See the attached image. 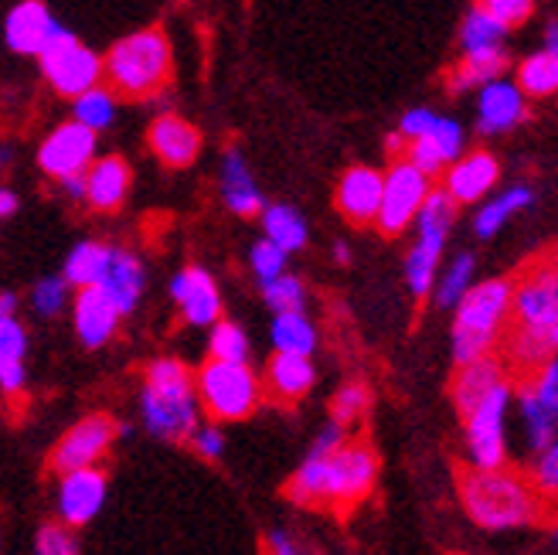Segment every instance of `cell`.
I'll use <instances>...</instances> for the list:
<instances>
[{"mask_svg":"<svg viewBox=\"0 0 558 555\" xmlns=\"http://www.w3.org/2000/svg\"><path fill=\"white\" fill-rule=\"evenodd\" d=\"M120 426L109 420V415H89V420H82L75 423L62 439H59V447L51 450L48 457V467L51 470H59V474H69V470H78V467H96L106 450H109V443L117 439Z\"/></svg>","mask_w":558,"mask_h":555,"instance_id":"11","label":"cell"},{"mask_svg":"<svg viewBox=\"0 0 558 555\" xmlns=\"http://www.w3.org/2000/svg\"><path fill=\"white\" fill-rule=\"evenodd\" d=\"M521 412H524V423H527V433H532V447L535 450H545L555 443V433H558V412L551 406H545L532 388H521Z\"/></svg>","mask_w":558,"mask_h":555,"instance_id":"31","label":"cell"},{"mask_svg":"<svg viewBox=\"0 0 558 555\" xmlns=\"http://www.w3.org/2000/svg\"><path fill=\"white\" fill-rule=\"evenodd\" d=\"M266 545H269V552H276V555H293V552H296L293 542H290L287 535H279V532H272V535L266 539Z\"/></svg>","mask_w":558,"mask_h":555,"instance_id":"52","label":"cell"},{"mask_svg":"<svg viewBox=\"0 0 558 555\" xmlns=\"http://www.w3.org/2000/svg\"><path fill=\"white\" fill-rule=\"evenodd\" d=\"M41 72L54 86L59 96H82L93 86H99V75L106 72V62H99V55L93 48L82 45L72 32L59 27V35L51 38V45L38 55Z\"/></svg>","mask_w":558,"mask_h":555,"instance_id":"7","label":"cell"},{"mask_svg":"<svg viewBox=\"0 0 558 555\" xmlns=\"http://www.w3.org/2000/svg\"><path fill=\"white\" fill-rule=\"evenodd\" d=\"M106 79L113 93L126 99H150L171 79V45L160 27H147L123 41H117L106 55Z\"/></svg>","mask_w":558,"mask_h":555,"instance_id":"4","label":"cell"},{"mask_svg":"<svg viewBox=\"0 0 558 555\" xmlns=\"http://www.w3.org/2000/svg\"><path fill=\"white\" fill-rule=\"evenodd\" d=\"M524 89L511 86L505 79H494L481 93V130L484 133H505L524 120Z\"/></svg>","mask_w":558,"mask_h":555,"instance_id":"20","label":"cell"},{"mask_svg":"<svg viewBox=\"0 0 558 555\" xmlns=\"http://www.w3.org/2000/svg\"><path fill=\"white\" fill-rule=\"evenodd\" d=\"M508 35V24L494 17L490 11L484 8H473L470 17L463 21V51H473V48H490V45H500V38Z\"/></svg>","mask_w":558,"mask_h":555,"instance_id":"34","label":"cell"},{"mask_svg":"<svg viewBox=\"0 0 558 555\" xmlns=\"http://www.w3.org/2000/svg\"><path fill=\"white\" fill-rule=\"evenodd\" d=\"M266 385L272 399L279 402H296L311 393L314 385V365L311 354H293V351H276V358L266 369Z\"/></svg>","mask_w":558,"mask_h":555,"instance_id":"21","label":"cell"},{"mask_svg":"<svg viewBox=\"0 0 558 555\" xmlns=\"http://www.w3.org/2000/svg\"><path fill=\"white\" fill-rule=\"evenodd\" d=\"M514 303V283L511 280H487L481 287H473L457 307L453 321V358L457 365H470L484 358L494 341L497 327L505 324L508 311Z\"/></svg>","mask_w":558,"mask_h":555,"instance_id":"5","label":"cell"},{"mask_svg":"<svg viewBox=\"0 0 558 555\" xmlns=\"http://www.w3.org/2000/svg\"><path fill=\"white\" fill-rule=\"evenodd\" d=\"M35 545H38V555H72V552H78L65 524H45Z\"/></svg>","mask_w":558,"mask_h":555,"instance_id":"45","label":"cell"},{"mask_svg":"<svg viewBox=\"0 0 558 555\" xmlns=\"http://www.w3.org/2000/svg\"><path fill=\"white\" fill-rule=\"evenodd\" d=\"M253 269L259 276V283H269L276 276L287 273V249L276 245L272 239H263L253 245Z\"/></svg>","mask_w":558,"mask_h":555,"instance_id":"40","label":"cell"},{"mask_svg":"<svg viewBox=\"0 0 558 555\" xmlns=\"http://www.w3.org/2000/svg\"><path fill=\"white\" fill-rule=\"evenodd\" d=\"M106 502V474L99 467H78L62 474V491H59V511L65 524H86L99 515Z\"/></svg>","mask_w":558,"mask_h":555,"instance_id":"14","label":"cell"},{"mask_svg":"<svg viewBox=\"0 0 558 555\" xmlns=\"http://www.w3.org/2000/svg\"><path fill=\"white\" fill-rule=\"evenodd\" d=\"M532 198H535V194L527 191V188H511V191H505L497 202H490V205L477 215V236L490 239L514 212H521V208L532 205Z\"/></svg>","mask_w":558,"mask_h":555,"instance_id":"33","label":"cell"},{"mask_svg":"<svg viewBox=\"0 0 558 555\" xmlns=\"http://www.w3.org/2000/svg\"><path fill=\"white\" fill-rule=\"evenodd\" d=\"M508 65V55L500 45H490V48H473L466 51V59L457 65L453 79H450V89L453 93H463L470 86H487V82L500 79Z\"/></svg>","mask_w":558,"mask_h":555,"instance_id":"28","label":"cell"},{"mask_svg":"<svg viewBox=\"0 0 558 555\" xmlns=\"http://www.w3.org/2000/svg\"><path fill=\"white\" fill-rule=\"evenodd\" d=\"M505 409H508V382L500 378L484 402L466 415V447L477 467L505 463Z\"/></svg>","mask_w":558,"mask_h":555,"instance_id":"10","label":"cell"},{"mask_svg":"<svg viewBox=\"0 0 558 555\" xmlns=\"http://www.w3.org/2000/svg\"><path fill=\"white\" fill-rule=\"evenodd\" d=\"M263 229H266V239H272L276 245H283L287 253H293V249H303V242H306L303 218L290 205H269L263 212Z\"/></svg>","mask_w":558,"mask_h":555,"instance_id":"32","label":"cell"},{"mask_svg":"<svg viewBox=\"0 0 558 555\" xmlns=\"http://www.w3.org/2000/svg\"><path fill=\"white\" fill-rule=\"evenodd\" d=\"M123 311L113 303L99 283L96 287H78L75 297V330H78V341L86 348H102L109 338L117 335V324H120Z\"/></svg>","mask_w":558,"mask_h":555,"instance_id":"15","label":"cell"},{"mask_svg":"<svg viewBox=\"0 0 558 555\" xmlns=\"http://www.w3.org/2000/svg\"><path fill=\"white\" fill-rule=\"evenodd\" d=\"M436 120L439 117L429 113V109H412V113L402 117V136H405V141H418V136H426L433 130Z\"/></svg>","mask_w":558,"mask_h":555,"instance_id":"50","label":"cell"},{"mask_svg":"<svg viewBox=\"0 0 558 555\" xmlns=\"http://www.w3.org/2000/svg\"><path fill=\"white\" fill-rule=\"evenodd\" d=\"M535 481L545 491H555L558 487V443H551V447L542 450V460L535 467Z\"/></svg>","mask_w":558,"mask_h":555,"instance_id":"48","label":"cell"},{"mask_svg":"<svg viewBox=\"0 0 558 555\" xmlns=\"http://www.w3.org/2000/svg\"><path fill=\"white\" fill-rule=\"evenodd\" d=\"M150 150L167 168H191L202 150V133L181 117H160L150 126Z\"/></svg>","mask_w":558,"mask_h":555,"instance_id":"18","label":"cell"},{"mask_svg":"<svg viewBox=\"0 0 558 555\" xmlns=\"http://www.w3.org/2000/svg\"><path fill=\"white\" fill-rule=\"evenodd\" d=\"M368 406H372V393H368V385H365V382H351V385H344L341 393L333 396V402H330L333 420L344 423V426L354 423L357 415H365Z\"/></svg>","mask_w":558,"mask_h":555,"instance_id":"38","label":"cell"},{"mask_svg":"<svg viewBox=\"0 0 558 555\" xmlns=\"http://www.w3.org/2000/svg\"><path fill=\"white\" fill-rule=\"evenodd\" d=\"M470 276H473V256H457L453 266L446 269V276L436 287V303L446 311V307H460V300L470 293Z\"/></svg>","mask_w":558,"mask_h":555,"instance_id":"36","label":"cell"},{"mask_svg":"<svg viewBox=\"0 0 558 555\" xmlns=\"http://www.w3.org/2000/svg\"><path fill=\"white\" fill-rule=\"evenodd\" d=\"M191 443H194V450H198L205 460H218V457H221V450H226V439H221V433H218V430H211V426L194 430Z\"/></svg>","mask_w":558,"mask_h":555,"instance_id":"49","label":"cell"},{"mask_svg":"<svg viewBox=\"0 0 558 555\" xmlns=\"http://www.w3.org/2000/svg\"><path fill=\"white\" fill-rule=\"evenodd\" d=\"M375 474H378V457L368 447H361V443H344L341 450H333L327 457L320 505L351 508L361 497H368Z\"/></svg>","mask_w":558,"mask_h":555,"instance_id":"8","label":"cell"},{"mask_svg":"<svg viewBox=\"0 0 558 555\" xmlns=\"http://www.w3.org/2000/svg\"><path fill=\"white\" fill-rule=\"evenodd\" d=\"M113 260V249L102 242H78L72 249V256L65 263V280L75 287H96L102 280V273Z\"/></svg>","mask_w":558,"mask_h":555,"instance_id":"29","label":"cell"},{"mask_svg":"<svg viewBox=\"0 0 558 555\" xmlns=\"http://www.w3.org/2000/svg\"><path fill=\"white\" fill-rule=\"evenodd\" d=\"M99 287L109 297H113V303L123 314H130L136 307L140 293H144V266H140L130 253H120V249H113V260H109Z\"/></svg>","mask_w":558,"mask_h":555,"instance_id":"24","label":"cell"},{"mask_svg":"<svg viewBox=\"0 0 558 555\" xmlns=\"http://www.w3.org/2000/svg\"><path fill=\"white\" fill-rule=\"evenodd\" d=\"M514 341L511 358L518 365L538 369L558 351V266L535 269L514 287Z\"/></svg>","mask_w":558,"mask_h":555,"instance_id":"2","label":"cell"},{"mask_svg":"<svg viewBox=\"0 0 558 555\" xmlns=\"http://www.w3.org/2000/svg\"><path fill=\"white\" fill-rule=\"evenodd\" d=\"M272 345H276V351H293V354H311L317 348L314 324L303 317V307L300 311H276Z\"/></svg>","mask_w":558,"mask_h":555,"instance_id":"30","label":"cell"},{"mask_svg":"<svg viewBox=\"0 0 558 555\" xmlns=\"http://www.w3.org/2000/svg\"><path fill=\"white\" fill-rule=\"evenodd\" d=\"M198 396L211 420H245L259 406V382L245 362H211L198 372Z\"/></svg>","mask_w":558,"mask_h":555,"instance_id":"6","label":"cell"},{"mask_svg":"<svg viewBox=\"0 0 558 555\" xmlns=\"http://www.w3.org/2000/svg\"><path fill=\"white\" fill-rule=\"evenodd\" d=\"M171 297L178 300V307H181L187 324H194V327L218 324L221 297H218V287L205 269H198V266L181 269L171 283Z\"/></svg>","mask_w":558,"mask_h":555,"instance_id":"16","label":"cell"},{"mask_svg":"<svg viewBox=\"0 0 558 555\" xmlns=\"http://www.w3.org/2000/svg\"><path fill=\"white\" fill-rule=\"evenodd\" d=\"M0 385H4L8 396H17L24 388V365L17 358H0Z\"/></svg>","mask_w":558,"mask_h":555,"instance_id":"51","label":"cell"},{"mask_svg":"<svg viewBox=\"0 0 558 555\" xmlns=\"http://www.w3.org/2000/svg\"><path fill=\"white\" fill-rule=\"evenodd\" d=\"M453 215H457V198L450 191H429L426 205L418 208V242L429 249V253H442L446 245V236H450V226H453Z\"/></svg>","mask_w":558,"mask_h":555,"instance_id":"26","label":"cell"},{"mask_svg":"<svg viewBox=\"0 0 558 555\" xmlns=\"http://www.w3.org/2000/svg\"><path fill=\"white\" fill-rule=\"evenodd\" d=\"M405 157L415 164V168H423L429 178L442 171V164H450V160L442 157V150L436 147L433 136H418V141H409V150H405Z\"/></svg>","mask_w":558,"mask_h":555,"instance_id":"43","label":"cell"},{"mask_svg":"<svg viewBox=\"0 0 558 555\" xmlns=\"http://www.w3.org/2000/svg\"><path fill=\"white\" fill-rule=\"evenodd\" d=\"M14 212H17V198H14V191H11V188H4V191H0V215L11 218Z\"/></svg>","mask_w":558,"mask_h":555,"instance_id":"53","label":"cell"},{"mask_svg":"<svg viewBox=\"0 0 558 555\" xmlns=\"http://www.w3.org/2000/svg\"><path fill=\"white\" fill-rule=\"evenodd\" d=\"M532 385H535L538 399L558 412V354H555V358H548V362L542 365V372H538V378H535Z\"/></svg>","mask_w":558,"mask_h":555,"instance_id":"47","label":"cell"},{"mask_svg":"<svg viewBox=\"0 0 558 555\" xmlns=\"http://www.w3.org/2000/svg\"><path fill=\"white\" fill-rule=\"evenodd\" d=\"M93 154H96V130L72 120L48 133V141L38 150V164L48 178L65 181L72 174H86Z\"/></svg>","mask_w":558,"mask_h":555,"instance_id":"12","label":"cell"},{"mask_svg":"<svg viewBox=\"0 0 558 555\" xmlns=\"http://www.w3.org/2000/svg\"><path fill=\"white\" fill-rule=\"evenodd\" d=\"M518 86L527 96H551L558 93V24H548V48L532 55L518 69Z\"/></svg>","mask_w":558,"mask_h":555,"instance_id":"27","label":"cell"},{"mask_svg":"<svg viewBox=\"0 0 558 555\" xmlns=\"http://www.w3.org/2000/svg\"><path fill=\"white\" fill-rule=\"evenodd\" d=\"M14 293H4V297H0V314H14Z\"/></svg>","mask_w":558,"mask_h":555,"instance_id":"55","label":"cell"},{"mask_svg":"<svg viewBox=\"0 0 558 555\" xmlns=\"http://www.w3.org/2000/svg\"><path fill=\"white\" fill-rule=\"evenodd\" d=\"M59 27L62 24L48 14L41 0H24V4H17L8 14L4 38H8L11 51H17V55H41L51 45V38L59 35Z\"/></svg>","mask_w":558,"mask_h":555,"instance_id":"17","label":"cell"},{"mask_svg":"<svg viewBox=\"0 0 558 555\" xmlns=\"http://www.w3.org/2000/svg\"><path fill=\"white\" fill-rule=\"evenodd\" d=\"M27 351V335L24 327L14 321V314H0V358H24Z\"/></svg>","mask_w":558,"mask_h":555,"instance_id":"44","label":"cell"},{"mask_svg":"<svg viewBox=\"0 0 558 555\" xmlns=\"http://www.w3.org/2000/svg\"><path fill=\"white\" fill-rule=\"evenodd\" d=\"M473 4L490 11L494 17H500L508 27L524 24L527 17H532V11H535V0H473Z\"/></svg>","mask_w":558,"mask_h":555,"instance_id":"42","label":"cell"},{"mask_svg":"<svg viewBox=\"0 0 558 555\" xmlns=\"http://www.w3.org/2000/svg\"><path fill=\"white\" fill-rule=\"evenodd\" d=\"M429 174L423 168H415L409 157L396 160L392 171L385 178V198H381V212L375 226L385 236H399L409 221L418 215V208L429 198Z\"/></svg>","mask_w":558,"mask_h":555,"instance_id":"9","label":"cell"},{"mask_svg":"<svg viewBox=\"0 0 558 555\" xmlns=\"http://www.w3.org/2000/svg\"><path fill=\"white\" fill-rule=\"evenodd\" d=\"M381 198H385V178L375 168L344 171V178L338 181V194H333L338 212L351 226H372V221H378Z\"/></svg>","mask_w":558,"mask_h":555,"instance_id":"13","label":"cell"},{"mask_svg":"<svg viewBox=\"0 0 558 555\" xmlns=\"http://www.w3.org/2000/svg\"><path fill=\"white\" fill-rule=\"evenodd\" d=\"M497 160L487 150H473L466 157H457L450 174H446V191L453 194L457 202H477L497 184Z\"/></svg>","mask_w":558,"mask_h":555,"instance_id":"19","label":"cell"},{"mask_svg":"<svg viewBox=\"0 0 558 555\" xmlns=\"http://www.w3.org/2000/svg\"><path fill=\"white\" fill-rule=\"evenodd\" d=\"M113 113H117L113 93H106V89H99V86H93L89 93L75 96V120H78V123H86V126H93L96 133L113 123Z\"/></svg>","mask_w":558,"mask_h":555,"instance_id":"35","label":"cell"},{"mask_svg":"<svg viewBox=\"0 0 558 555\" xmlns=\"http://www.w3.org/2000/svg\"><path fill=\"white\" fill-rule=\"evenodd\" d=\"M263 300L272 311H300L303 307V283L296 276H276V280L263 283Z\"/></svg>","mask_w":558,"mask_h":555,"instance_id":"39","label":"cell"},{"mask_svg":"<svg viewBox=\"0 0 558 555\" xmlns=\"http://www.w3.org/2000/svg\"><path fill=\"white\" fill-rule=\"evenodd\" d=\"M497 382H500V365L494 362V358H487V354L477 358V362H470V365H460V375L453 382V402H457L463 420L484 402V396L490 393Z\"/></svg>","mask_w":558,"mask_h":555,"instance_id":"25","label":"cell"},{"mask_svg":"<svg viewBox=\"0 0 558 555\" xmlns=\"http://www.w3.org/2000/svg\"><path fill=\"white\" fill-rule=\"evenodd\" d=\"M221 198H226V205L242 218L256 215L263 208V194L239 150H226V160H221Z\"/></svg>","mask_w":558,"mask_h":555,"instance_id":"23","label":"cell"},{"mask_svg":"<svg viewBox=\"0 0 558 555\" xmlns=\"http://www.w3.org/2000/svg\"><path fill=\"white\" fill-rule=\"evenodd\" d=\"M460 497L466 515L487 532L518 529L538 518V494L521 478L497 467H466L460 470Z\"/></svg>","mask_w":558,"mask_h":555,"instance_id":"1","label":"cell"},{"mask_svg":"<svg viewBox=\"0 0 558 555\" xmlns=\"http://www.w3.org/2000/svg\"><path fill=\"white\" fill-rule=\"evenodd\" d=\"M65 283L69 280H59V276H51V280H41L32 293L35 300V314L41 317H54L62 307H65Z\"/></svg>","mask_w":558,"mask_h":555,"instance_id":"41","label":"cell"},{"mask_svg":"<svg viewBox=\"0 0 558 555\" xmlns=\"http://www.w3.org/2000/svg\"><path fill=\"white\" fill-rule=\"evenodd\" d=\"M426 136H433L436 147L442 150V157L450 160V164L460 157V147H463V133H460V126H457L453 120H436V123H433V130H429Z\"/></svg>","mask_w":558,"mask_h":555,"instance_id":"46","label":"cell"},{"mask_svg":"<svg viewBox=\"0 0 558 555\" xmlns=\"http://www.w3.org/2000/svg\"><path fill=\"white\" fill-rule=\"evenodd\" d=\"M555 354H558V351H555Z\"/></svg>","mask_w":558,"mask_h":555,"instance_id":"57","label":"cell"},{"mask_svg":"<svg viewBox=\"0 0 558 555\" xmlns=\"http://www.w3.org/2000/svg\"><path fill=\"white\" fill-rule=\"evenodd\" d=\"M198 375H191L181 362L160 358L144 378V423L160 439H191L198 430Z\"/></svg>","mask_w":558,"mask_h":555,"instance_id":"3","label":"cell"},{"mask_svg":"<svg viewBox=\"0 0 558 555\" xmlns=\"http://www.w3.org/2000/svg\"><path fill=\"white\" fill-rule=\"evenodd\" d=\"M333 260H338L341 266L351 263V253H348V245H344V242H338V249H333Z\"/></svg>","mask_w":558,"mask_h":555,"instance_id":"54","label":"cell"},{"mask_svg":"<svg viewBox=\"0 0 558 555\" xmlns=\"http://www.w3.org/2000/svg\"><path fill=\"white\" fill-rule=\"evenodd\" d=\"M555 266H558V260H555Z\"/></svg>","mask_w":558,"mask_h":555,"instance_id":"56","label":"cell"},{"mask_svg":"<svg viewBox=\"0 0 558 555\" xmlns=\"http://www.w3.org/2000/svg\"><path fill=\"white\" fill-rule=\"evenodd\" d=\"M86 202L99 212H117L130 191V168L123 157H102L86 171Z\"/></svg>","mask_w":558,"mask_h":555,"instance_id":"22","label":"cell"},{"mask_svg":"<svg viewBox=\"0 0 558 555\" xmlns=\"http://www.w3.org/2000/svg\"><path fill=\"white\" fill-rule=\"evenodd\" d=\"M208 354L221 358V362H245L248 341L242 335V327L229 324V321H218L215 330H211V338H208Z\"/></svg>","mask_w":558,"mask_h":555,"instance_id":"37","label":"cell"}]
</instances>
